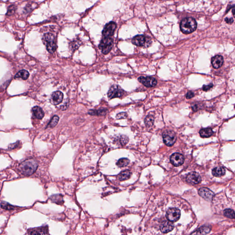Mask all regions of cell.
I'll use <instances>...</instances> for the list:
<instances>
[{
  "mask_svg": "<svg viewBox=\"0 0 235 235\" xmlns=\"http://www.w3.org/2000/svg\"><path fill=\"white\" fill-rule=\"evenodd\" d=\"M38 166L37 161L34 158H30L20 163L19 169L23 175L28 176H31L36 171Z\"/></svg>",
  "mask_w": 235,
  "mask_h": 235,
  "instance_id": "6da1fadb",
  "label": "cell"
},
{
  "mask_svg": "<svg viewBox=\"0 0 235 235\" xmlns=\"http://www.w3.org/2000/svg\"><path fill=\"white\" fill-rule=\"evenodd\" d=\"M197 24L196 20L193 18H184L180 24L181 31L184 34H190L196 30Z\"/></svg>",
  "mask_w": 235,
  "mask_h": 235,
  "instance_id": "7a4b0ae2",
  "label": "cell"
},
{
  "mask_svg": "<svg viewBox=\"0 0 235 235\" xmlns=\"http://www.w3.org/2000/svg\"><path fill=\"white\" fill-rule=\"evenodd\" d=\"M42 40L49 53H53L56 51L57 45L55 42V36L53 34L50 33H46L43 36Z\"/></svg>",
  "mask_w": 235,
  "mask_h": 235,
  "instance_id": "3957f363",
  "label": "cell"
},
{
  "mask_svg": "<svg viewBox=\"0 0 235 235\" xmlns=\"http://www.w3.org/2000/svg\"><path fill=\"white\" fill-rule=\"evenodd\" d=\"M113 46V40L110 37H104L100 43L99 48L101 50L103 54L106 55L111 51Z\"/></svg>",
  "mask_w": 235,
  "mask_h": 235,
  "instance_id": "277c9868",
  "label": "cell"
},
{
  "mask_svg": "<svg viewBox=\"0 0 235 235\" xmlns=\"http://www.w3.org/2000/svg\"><path fill=\"white\" fill-rule=\"evenodd\" d=\"M163 142L169 147L172 146L176 140V133L172 130H166L163 134Z\"/></svg>",
  "mask_w": 235,
  "mask_h": 235,
  "instance_id": "5b68a950",
  "label": "cell"
},
{
  "mask_svg": "<svg viewBox=\"0 0 235 235\" xmlns=\"http://www.w3.org/2000/svg\"><path fill=\"white\" fill-rule=\"evenodd\" d=\"M124 90L121 87L116 85H112L108 92V98L110 99L114 98H120L123 95Z\"/></svg>",
  "mask_w": 235,
  "mask_h": 235,
  "instance_id": "8992f818",
  "label": "cell"
},
{
  "mask_svg": "<svg viewBox=\"0 0 235 235\" xmlns=\"http://www.w3.org/2000/svg\"><path fill=\"white\" fill-rule=\"evenodd\" d=\"M180 215L181 213L179 209L176 208H171L168 209L166 216L168 221L172 222H175L180 219Z\"/></svg>",
  "mask_w": 235,
  "mask_h": 235,
  "instance_id": "52a82bcc",
  "label": "cell"
},
{
  "mask_svg": "<svg viewBox=\"0 0 235 235\" xmlns=\"http://www.w3.org/2000/svg\"><path fill=\"white\" fill-rule=\"evenodd\" d=\"M116 28V24L113 22H110L106 25L102 30V34L104 37H110L113 35Z\"/></svg>",
  "mask_w": 235,
  "mask_h": 235,
  "instance_id": "ba28073f",
  "label": "cell"
},
{
  "mask_svg": "<svg viewBox=\"0 0 235 235\" xmlns=\"http://www.w3.org/2000/svg\"><path fill=\"white\" fill-rule=\"evenodd\" d=\"M138 80L140 83H142L147 87H152L155 86L157 84V81L155 78L152 77L141 76Z\"/></svg>",
  "mask_w": 235,
  "mask_h": 235,
  "instance_id": "9c48e42d",
  "label": "cell"
},
{
  "mask_svg": "<svg viewBox=\"0 0 235 235\" xmlns=\"http://www.w3.org/2000/svg\"><path fill=\"white\" fill-rule=\"evenodd\" d=\"M199 195L206 200L211 201L215 197V193L210 190L206 187L200 188L198 191Z\"/></svg>",
  "mask_w": 235,
  "mask_h": 235,
  "instance_id": "30bf717a",
  "label": "cell"
},
{
  "mask_svg": "<svg viewBox=\"0 0 235 235\" xmlns=\"http://www.w3.org/2000/svg\"><path fill=\"white\" fill-rule=\"evenodd\" d=\"M170 162L173 165L179 166L183 165L184 162L185 158L183 155L180 153H175L173 154L170 158Z\"/></svg>",
  "mask_w": 235,
  "mask_h": 235,
  "instance_id": "8fae6325",
  "label": "cell"
},
{
  "mask_svg": "<svg viewBox=\"0 0 235 235\" xmlns=\"http://www.w3.org/2000/svg\"><path fill=\"white\" fill-rule=\"evenodd\" d=\"M186 180L189 183L196 185L201 182L202 179L200 176L197 173L192 172L188 174L186 177Z\"/></svg>",
  "mask_w": 235,
  "mask_h": 235,
  "instance_id": "7c38bea8",
  "label": "cell"
},
{
  "mask_svg": "<svg viewBox=\"0 0 235 235\" xmlns=\"http://www.w3.org/2000/svg\"><path fill=\"white\" fill-rule=\"evenodd\" d=\"M64 98V94L60 91L53 92L51 96L50 101L51 103L54 105H57L62 102Z\"/></svg>",
  "mask_w": 235,
  "mask_h": 235,
  "instance_id": "4fadbf2b",
  "label": "cell"
},
{
  "mask_svg": "<svg viewBox=\"0 0 235 235\" xmlns=\"http://www.w3.org/2000/svg\"><path fill=\"white\" fill-rule=\"evenodd\" d=\"M28 233L30 235H45L48 234V228L47 226H42L34 229H29Z\"/></svg>",
  "mask_w": 235,
  "mask_h": 235,
  "instance_id": "5bb4252c",
  "label": "cell"
},
{
  "mask_svg": "<svg viewBox=\"0 0 235 235\" xmlns=\"http://www.w3.org/2000/svg\"><path fill=\"white\" fill-rule=\"evenodd\" d=\"M174 228V225L172 222L170 221H165L162 223L160 226V230L163 233H167L172 231Z\"/></svg>",
  "mask_w": 235,
  "mask_h": 235,
  "instance_id": "9a60e30c",
  "label": "cell"
},
{
  "mask_svg": "<svg viewBox=\"0 0 235 235\" xmlns=\"http://www.w3.org/2000/svg\"><path fill=\"white\" fill-rule=\"evenodd\" d=\"M224 63L222 56L217 55L212 58L211 63L213 67L215 68H219L221 67Z\"/></svg>",
  "mask_w": 235,
  "mask_h": 235,
  "instance_id": "2e32d148",
  "label": "cell"
},
{
  "mask_svg": "<svg viewBox=\"0 0 235 235\" xmlns=\"http://www.w3.org/2000/svg\"><path fill=\"white\" fill-rule=\"evenodd\" d=\"M133 44L138 46H144L146 43V38L143 35H138L133 38Z\"/></svg>",
  "mask_w": 235,
  "mask_h": 235,
  "instance_id": "e0dca14e",
  "label": "cell"
},
{
  "mask_svg": "<svg viewBox=\"0 0 235 235\" xmlns=\"http://www.w3.org/2000/svg\"><path fill=\"white\" fill-rule=\"evenodd\" d=\"M33 114L37 119L41 120L44 116V113L42 108L38 106H35L32 109Z\"/></svg>",
  "mask_w": 235,
  "mask_h": 235,
  "instance_id": "ac0fdd59",
  "label": "cell"
},
{
  "mask_svg": "<svg viewBox=\"0 0 235 235\" xmlns=\"http://www.w3.org/2000/svg\"><path fill=\"white\" fill-rule=\"evenodd\" d=\"M212 173L214 176L221 177L225 174V169L222 166H218L213 169Z\"/></svg>",
  "mask_w": 235,
  "mask_h": 235,
  "instance_id": "d6986e66",
  "label": "cell"
},
{
  "mask_svg": "<svg viewBox=\"0 0 235 235\" xmlns=\"http://www.w3.org/2000/svg\"><path fill=\"white\" fill-rule=\"evenodd\" d=\"M199 134L202 137L208 138L213 134V131L211 128H204L200 130Z\"/></svg>",
  "mask_w": 235,
  "mask_h": 235,
  "instance_id": "ffe728a7",
  "label": "cell"
},
{
  "mask_svg": "<svg viewBox=\"0 0 235 235\" xmlns=\"http://www.w3.org/2000/svg\"><path fill=\"white\" fill-rule=\"evenodd\" d=\"M29 73L27 70H21L17 73L15 76L14 78H21L23 80H26L29 77Z\"/></svg>",
  "mask_w": 235,
  "mask_h": 235,
  "instance_id": "44dd1931",
  "label": "cell"
},
{
  "mask_svg": "<svg viewBox=\"0 0 235 235\" xmlns=\"http://www.w3.org/2000/svg\"><path fill=\"white\" fill-rule=\"evenodd\" d=\"M131 175V173L129 170H125L122 172L121 173L119 174L118 176V178L120 180L123 181V180H127L129 179Z\"/></svg>",
  "mask_w": 235,
  "mask_h": 235,
  "instance_id": "7402d4cb",
  "label": "cell"
},
{
  "mask_svg": "<svg viewBox=\"0 0 235 235\" xmlns=\"http://www.w3.org/2000/svg\"><path fill=\"white\" fill-rule=\"evenodd\" d=\"M51 199L53 203H56L60 205L62 204L64 202L63 196L61 195H53L51 197Z\"/></svg>",
  "mask_w": 235,
  "mask_h": 235,
  "instance_id": "603a6c76",
  "label": "cell"
},
{
  "mask_svg": "<svg viewBox=\"0 0 235 235\" xmlns=\"http://www.w3.org/2000/svg\"><path fill=\"white\" fill-rule=\"evenodd\" d=\"M107 113V110L104 109H100L98 110H91L88 112L89 114H91V115H105Z\"/></svg>",
  "mask_w": 235,
  "mask_h": 235,
  "instance_id": "cb8c5ba5",
  "label": "cell"
},
{
  "mask_svg": "<svg viewBox=\"0 0 235 235\" xmlns=\"http://www.w3.org/2000/svg\"><path fill=\"white\" fill-rule=\"evenodd\" d=\"M59 120V117H58L57 115L54 116L52 117V119L50 121L47 125V127L53 128L56 126L58 123Z\"/></svg>",
  "mask_w": 235,
  "mask_h": 235,
  "instance_id": "d4e9b609",
  "label": "cell"
},
{
  "mask_svg": "<svg viewBox=\"0 0 235 235\" xmlns=\"http://www.w3.org/2000/svg\"><path fill=\"white\" fill-rule=\"evenodd\" d=\"M224 215L228 218L235 219V212L232 209H225L224 211Z\"/></svg>",
  "mask_w": 235,
  "mask_h": 235,
  "instance_id": "484cf974",
  "label": "cell"
},
{
  "mask_svg": "<svg viewBox=\"0 0 235 235\" xmlns=\"http://www.w3.org/2000/svg\"><path fill=\"white\" fill-rule=\"evenodd\" d=\"M130 163V160L127 158H122L119 159L117 163V166L120 167H126Z\"/></svg>",
  "mask_w": 235,
  "mask_h": 235,
  "instance_id": "4316f807",
  "label": "cell"
},
{
  "mask_svg": "<svg viewBox=\"0 0 235 235\" xmlns=\"http://www.w3.org/2000/svg\"><path fill=\"white\" fill-rule=\"evenodd\" d=\"M154 118L152 115H148L145 119V123L148 127L152 126L154 124Z\"/></svg>",
  "mask_w": 235,
  "mask_h": 235,
  "instance_id": "83f0119b",
  "label": "cell"
},
{
  "mask_svg": "<svg viewBox=\"0 0 235 235\" xmlns=\"http://www.w3.org/2000/svg\"><path fill=\"white\" fill-rule=\"evenodd\" d=\"M210 230V228L208 226H203L198 230L196 234H207L209 233Z\"/></svg>",
  "mask_w": 235,
  "mask_h": 235,
  "instance_id": "f1b7e54d",
  "label": "cell"
},
{
  "mask_svg": "<svg viewBox=\"0 0 235 235\" xmlns=\"http://www.w3.org/2000/svg\"><path fill=\"white\" fill-rule=\"evenodd\" d=\"M1 206V208L5 209V210H14L15 208L14 206L11 205L10 204L7 203V202H2Z\"/></svg>",
  "mask_w": 235,
  "mask_h": 235,
  "instance_id": "f546056e",
  "label": "cell"
},
{
  "mask_svg": "<svg viewBox=\"0 0 235 235\" xmlns=\"http://www.w3.org/2000/svg\"><path fill=\"white\" fill-rule=\"evenodd\" d=\"M16 6H14V5L10 6V7H9V8H8V10L7 14V15H8V16L12 15L14 13L15 11H16Z\"/></svg>",
  "mask_w": 235,
  "mask_h": 235,
  "instance_id": "4dcf8cb0",
  "label": "cell"
},
{
  "mask_svg": "<svg viewBox=\"0 0 235 235\" xmlns=\"http://www.w3.org/2000/svg\"><path fill=\"white\" fill-rule=\"evenodd\" d=\"M127 114L125 112H122L118 113L117 115L116 118L117 119H125L126 117Z\"/></svg>",
  "mask_w": 235,
  "mask_h": 235,
  "instance_id": "1f68e13d",
  "label": "cell"
},
{
  "mask_svg": "<svg viewBox=\"0 0 235 235\" xmlns=\"http://www.w3.org/2000/svg\"><path fill=\"white\" fill-rule=\"evenodd\" d=\"M18 145H19V142H16L14 144H11L10 145L8 146V149L11 150V149H14V148H16L18 147Z\"/></svg>",
  "mask_w": 235,
  "mask_h": 235,
  "instance_id": "d6a6232c",
  "label": "cell"
},
{
  "mask_svg": "<svg viewBox=\"0 0 235 235\" xmlns=\"http://www.w3.org/2000/svg\"><path fill=\"white\" fill-rule=\"evenodd\" d=\"M212 87H213V85L211 84L209 85H204V86H203V89L204 91H208L209 89H210Z\"/></svg>",
  "mask_w": 235,
  "mask_h": 235,
  "instance_id": "836d02e7",
  "label": "cell"
},
{
  "mask_svg": "<svg viewBox=\"0 0 235 235\" xmlns=\"http://www.w3.org/2000/svg\"><path fill=\"white\" fill-rule=\"evenodd\" d=\"M194 96V94L193 92H187V94L186 95V98L187 99H190L193 98Z\"/></svg>",
  "mask_w": 235,
  "mask_h": 235,
  "instance_id": "e575fe53",
  "label": "cell"
},
{
  "mask_svg": "<svg viewBox=\"0 0 235 235\" xmlns=\"http://www.w3.org/2000/svg\"><path fill=\"white\" fill-rule=\"evenodd\" d=\"M225 21L227 23V24H232L233 23L234 20H233V18H225Z\"/></svg>",
  "mask_w": 235,
  "mask_h": 235,
  "instance_id": "d590c367",
  "label": "cell"
},
{
  "mask_svg": "<svg viewBox=\"0 0 235 235\" xmlns=\"http://www.w3.org/2000/svg\"><path fill=\"white\" fill-rule=\"evenodd\" d=\"M232 14H233V16H234V17L235 18V8H234V9L232 10Z\"/></svg>",
  "mask_w": 235,
  "mask_h": 235,
  "instance_id": "8d00e7d4",
  "label": "cell"
}]
</instances>
